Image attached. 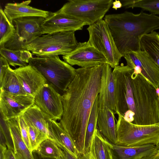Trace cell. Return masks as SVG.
<instances>
[{"label":"cell","instance_id":"cell-1","mask_svg":"<svg viewBox=\"0 0 159 159\" xmlns=\"http://www.w3.org/2000/svg\"><path fill=\"white\" fill-rule=\"evenodd\" d=\"M102 65L76 69L75 78L61 96L63 114L60 123L80 153L84 152L88 120L100 92Z\"/></svg>","mask_w":159,"mask_h":159},{"label":"cell","instance_id":"cell-2","mask_svg":"<svg viewBox=\"0 0 159 159\" xmlns=\"http://www.w3.org/2000/svg\"><path fill=\"white\" fill-rule=\"evenodd\" d=\"M104 20L122 57L131 52L140 50L141 38L159 29V16L143 11L138 14L126 11L107 15Z\"/></svg>","mask_w":159,"mask_h":159},{"label":"cell","instance_id":"cell-3","mask_svg":"<svg viewBox=\"0 0 159 159\" xmlns=\"http://www.w3.org/2000/svg\"><path fill=\"white\" fill-rule=\"evenodd\" d=\"M134 69L123 65L114 68L115 102L116 114L122 115L126 121L136 124L137 113L146 100L145 88L140 82L132 80Z\"/></svg>","mask_w":159,"mask_h":159},{"label":"cell","instance_id":"cell-4","mask_svg":"<svg viewBox=\"0 0 159 159\" xmlns=\"http://www.w3.org/2000/svg\"><path fill=\"white\" fill-rule=\"evenodd\" d=\"M29 64L38 70L61 96L67 90L76 74V69L58 56L32 57Z\"/></svg>","mask_w":159,"mask_h":159},{"label":"cell","instance_id":"cell-5","mask_svg":"<svg viewBox=\"0 0 159 159\" xmlns=\"http://www.w3.org/2000/svg\"><path fill=\"white\" fill-rule=\"evenodd\" d=\"M117 114L116 145L137 147L150 144L156 146L159 143V122L152 125H137L126 121L120 114Z\"/></svg>","mask_w":159,"mask_h":159},{"label":"cell","instance_id":"cell-6","mask_svg":"<svg viewBox=\"0 0 159 159\" xmlns=\"http://www.w3.org/2000/svg\"><path fill=\"white\" fill-rule=\"evenodd\" d=\"M75 31L59 32L43 35L25 44L23 49L36 57L65 55L77 47Z\"/></svg>","mask_w":159,"mask_h":159},{"label":"cell","instance_id":"cell-7","mask_svg":"<svg viewBox=\"0 0 159 159\" xmlns=\"http://www.w3.org/2000/svg\"><path fill=\"white\" fill-rule=\"evenodd\" d=\"M112 0H69L58 11L90 25L102 20Z\"/></svg>","mask_w":159,"mask_h":159},{"label":"cell","instance_id":"cell-8","mask_svg":"<svg viewBox=\"0 0 159 159\" xmlns=\"http://www.w3.org/2000/svg\"><path fill=\"white\" fill-rule=\"evenodd\" d=\"M87 30L89 34L88 43L104 55L112 68L118 66L122 57L105 20H100L89 25Z\"/></svg>","mask_w":159,"mask_h":159},{"label":"cell","instance_id":"cell-9","mask_svg":"<svg viewBox=\"0 0 159 159\" xmlns=\"http://www.w3.org/2000/svg\"><path fill=\"white\" fill-rule=\"evenodd\" d=\"M62 57L64 61L71 66L76 65L82 68L93 67L108 63L104 55L88 42L78 43L75 49Z\"/></svg>","mask_w":159,"mask_h":159},{"label":"cell","instance_id":"cell-10","mask_svg":"<svg viewBox=\"0 0 159 159\" xmlns=\"http://www.w3.org/2000/svg\"><path fill=\"white\" fill-rule=\"evenodd\" d=\"M123 57L127 65L139 72L156 89L159 87V67L145 51L132 52Z\"/></svg>","mask_w":159,"mask_h":159},{"label":"cell","instance_id":"cell-11","mask_svg":"<svg viewBox=\"0 0 159 159\" xmlns=\"http://www.w3.org/2000/svg\"><path fill=\"white\" fill-rule=\"evenodd\" d=\"M34 104V98L30 95H13L0 91L1 117L5 121L19 117Z\"/></svg>","mask_w":159,"mask_h":159},{"label":"cell","instance_id":"cell-12","mask_svg":"<svg viewBox=\"0 0 159 159\" xmlns=\"http://www.w3.org/2000/svg\"><path fill=\"white\" fill-rule=\"evenodd\" d=\"M34 104L56 121L60 120L63 114L61 95L46 83L34 98Z\"/></svg>","mask_w":159,"mask_h":159},{"label":"cell","instance_id":"cell-13","mask_svg":"<svg viewBox=\"0 0 159 159\" xmlns=\"http://www.w3.org/2000/svg\"><path fill=\"white\" fill-rule=\"evenodd\" d=\"M85 25L84 23L74 17L58 11L50 12L42 25L43 35L59 32H75L82 30Z\"/></svg>","mask_w":159,"mask_h":159},{"label":"cell","instance_id":"cell-14","mask_svg":"<svg viewBox=\"0 0 159 159\" xmlns=\"http://www.w3.org/2000/svg\"><path fill=\"white\" fill-rule=\"evenodd\" d=\"M45 19L40 17H27L14 20L16 34L19 41L25 45L43 35L42 25Z\"/></svg>","mask_w":159,"mask_h":159},{"label":"cell","instance_id":"cell-15","mask_svg":"<svg viewBox=\"0 0 159 159\" xmlns=\"http://www.w3.org/2000/svg\"><path fill=\"white\" fill-rule=\"evenodd\" d=\"M14 70L26 94L34 98L47 83L41 74L29 64Z\"/></svg>","mask_w":159,"mask_h":159},{"label":"cell","instance_id":"cell-16","mask_svg":"<svg viewBox=\"0 0 159 159\" xmlns=\"http://www.w3.org/2000/svg\"><path fill=\"white\" fill-rule=\"evenodd\" d=\"M99 104V109L107 107L116 114L114 77L112 68L107 63L102 65Z\"/></svg>","mask_w":159,"mask_h":159},{"label":"cell","instance_id":"cell-17","mask_svg":"<svg viewBox=\"0 0 159 159\" xmlns=\"http://www.w3.org/2000/svg\"><path fill=\"white\" fill-rule=\"evenodd\" d=\"M31 1L21 3H8L4 7L3 11L7 17L12 23L15 19L27 17H40L46 18L50 12L38 9L29 5Z\"/></svg>","mask_w":159,"mask_h":159},{"label":"cell","instance_id":"cell-18","mask_svg":"<svg viewBox=\"0 0 159 159\" xmlns=\"http://www.w3.org/2000/svg\"><path fill=\"white\" fill-rule=\"evenodd\" d=\"M50 139L60 148L65 147L75 157L78 158L80 154L71 139L60 123L52 119L48 121Z\"/></svg>","mask_w":159,"mask_h":159},{"label":"cell","instance_id":"cell-19","mask_svg":"<svg viewBox=\"0 0 159 159\" xmlns=\"http://www.w3.org/2000/svg\"><path fill=\"white\" fill-rule=\"evenodd\" d=\"M112 144L115 159H139L157 152L156 146L153 144L137 147H125Z\"/></svg>","mask_w":159,"mask_h":159},{"label":"cell","instance_id":"cell-20","mask_svg":"<svg viewBox=\"0 0 159 159\" xmlns=\"http://www.w3.org/2000/svg\"><path fill=\"white\" fill-rule=\"evenodd\" d=\"M115 114L107 107L99 110L97 126L101 134L109 142L116 144Z\"/></svg>","mask_w":159,"mask_h":159},{"label":"cell","instance_id":"cell-21","mask_svg":"<svg viewBox=\"0 0 159 159\" xmlns=\"http://www.w3.org/2000/svg\"><path fill=\"white\" fill-rule=\"evenodd\" d=\"M12 136L14 153L16 159H34L33 153L23 141L19 122V117L6 121Z\"/></svg>","mask_w":159,"mask_h":159},{"label":"cell","instance_id":"cell-22","mask_svg":"<svg viewBox=\"0 0 159 159\" xmlns=\"http://www.w3.org/2000/svg\"><path fill=\"white\" fill-rule=\"evenodd\" d=\"M22 115L26 122L33 125L50 139L48 121L52 118L44 113L37 106L34 104Z\"/></svg>","mask_w":159,"mask_h":159},{"label":"cell","instance_id":"cell-23","mask_svg":"<svg viewBox=\"0 0 159 159\" xmlns=\"http://www.w3.org/2000/svg\"><path fill=\"white\" fill-rule=\"evenodd\" d=\"M96 159H115L112 143L100 132L95 131L90 150Z\"/></svg>","mask_w":159,"mask_h":159},{"label":"cell","instance_id":"cell-24","mask_svg":"<svg viewBox=\"0 0 159 159\" xmlns=\"http://www.w3.org/2000/svg\"><path fill=\"white\" fill-rule=\"evenodd\" d=\"M141 50L145 51L159 67V34L154 31L140 39Z\"/></svg>","mask_w":159,"mask_h":159},{"label":"cell","instance_id":"cell-25","mask_svg":"<svg viewBox=\"0 0 159 159\" xmlns=\"http://www.w3.org/2000/svg\"><path fill=\"white\" fill-rule=\"evenodd\" d=\"M0 56L4 58L10 66L16 67H23L29 65L30 59L33 57L32 54L27 50H11L0 47Z\"/></svg>","mask_w":159,"mask_h":159},{"label":"cell","instance_id":"cell-26","mask_svg":"<svg viewBox=\"0 0 159 159\" xmlns=\"http://www.w3.org/2000/svg\"><path fill=\"white\" fill-rule=\"evenodd\" d=\"M99 94L93 105L88 120L86 129L85 145L83 153L90 151L95 131L98 128L97 123L99 111Z\"/></svg>","mask_w":159,"mask_h":159},{"label":"cell","instance_id":"cell-27","mask_svg":"<svg viewBox=\"0 0 159 159\" xmlns=\"http://www.w3.org/2000/svg\"><path fill=\"white\" fill-rule=\"evenodd\" d=\"M0 90L13 95H25L20 81L10 66L2 78L0 80Z\"/></svg>","mask_w":159,"mask_h":159},{"label":"cell","instance_id":"cell-28","mask_svg":"<svg viewBox=\"0 0 159 159\" xmlns=\"http://www.w3.org/2000/svg\"><path fill=\"white\" fill-rule=\"evenodd\" d=\"M35 151L43 158L60 159L63 154L62 150L54 141L49 138L42 142Z\"/></svg>","mask_w":159,"mask_h":159},{"label":"cell","instance_id":"cell-29","mask_svg":"<svg viewBox=\"0 0 159 159\" xmlns=\"http://www.w3.org/2000/svg\"><path fill=\"white\" fill-rule=\"evenodd\" d=\"M120 2L122 7L125 8H139L151 14L159 15V0H123Z\"/></svg>","mask_w":159,"mask_h":159},{"label":"cell","instance_id":"cell-30","mask_svg":"<svg viewBox=\"0 0 159 159\" xmlns=\"http://www.w3.org/2000/svg\"><path fill=\"white\" fill-rule=\"evenodd\" d=\"M0 47L15 35L16 30L13 24L9 20L3 10L0 9Z\"/></svg>","mask_w":159,"mask_h":159},{"label":"cell","instance_id":"cell-31","mask_svg":"<svg viewBox=\"0 0 159 159\" xmlns=\"http://www.w3.org/2000/svg\"><path fill=\"white\" fill-rule=\"evenodd\" d=\"M26 123L28 130L30 150L32 152L33 151L37 150L42 142L49 138L33 125Z\"/></svg>","mask_w":159,"mask_h":159},{"label":"cell","instance_id":"cell-32","mask_svg":"<svg viewBox=\"0 0 159 159\" xmlns=\"http://www.w3.org/2000/svg\"><path fill=\"white\" fill-rule=\"evenodd\" d=\"M0 130L2 131L5 137L7 149L14 152L13 143L9 126L7 121L3 120L1 117Z\"/></svg>","mask_w":159,"mask_h":159},{"label":"cell","instance_id":"cell-33","mask_svg":"<svg viewBox=\"0 0 159 159\" xmlns=\"http://www.w3.org/2000/svg\"><path fill=\"white\" fill-rule=\"evenodd\" d=\"M19 122L22 139L30 150V147L28 126L22 115L19 117Z\"/></svg>","mask_w":159,"mask_h":159},{"label":"cell","instance_id":"cell-34","mask_svg":"<svg viewBox=\"0 0 159 159\" xmlns=\"http://www.w3.org/2000/svg\"><path fill=\"white\" fill-rule=\"evenodd\" d=\"M25 45L24 43L19 41L15 34L14 37L6 42L3 47L10 50H24L23 47Z\"/></svg>","mask_w":159,"mask_h":159},{"label":"cell","instance_id":"cell-35","mask_svg":"<svg viewBox=\"0 0 159 159\" xmlns=\"http://www.w3.org/2000/svg\"><path fill=\"white\" fill-rule=\"evenodd\" d=\"M0 80L2 79L7 72L10 66L7 61L0 56Z\"/></svg>","mask_w":159,"mask_h":159},{"label":"cell","instance_id":"cell-36","mask_svg":"<svg viewBox=\"0 0 159 159\" xmlns=\"http://www.w3.org/2000/svg\"><path fill=\"white\" fill-rule=\"evenodd\" d=\"M61 148L63 151V154L61 159H79V157H75L65 147L61 146Z\"/></svg>","mask_w":159,"mask_h":159},{"label":"cell","instance_id":"cell-37","mask_svg":"<svg viewBox=\"0 0 159 159\" xmlns=\"http://www.w3.org/2000/svg\"><path fill=\"white\" fill-rule=\"evenodd\" d=\"M78 157L79 159H96L91 150L87 153H80Z\"/></svg>","mask_w":159,"mask_h":159},{"label":"cell","instance_id":"cell-38","mask_svg":"<svg viewBox=\"0 0 159 159\" xmlns=\"http://www.w3.org/2000/svg\"><path fill=\"white\" fill-rule=\"evenodd\" d=\"M5 159H16L13 151L7 149L5 154Z\"/></svg>","mask_w":159,"mask_h":159},{"label":"cell","instance_id":"cell-39","mask_svg":"<svg viewBox=\"0 0 159 159\" xmlns=\"http://www.w3.org/2000/svg\"><path fill=\"white\" fill-rule=\"evenodd\" d=\"M0 145L7 147L5 137L1 130H0Z\"/></svg>","mask_w":159,"mask_h":159},{"label":"cell","instance_id":"cell-40","mask_svg":"<svg viewBox=\"0 0 159 159\" xmlns=\"http://www.w3.org/2000/svg\"><path fill=\"white\" fill-rule=\"evenodd\" d=\"M112 8L116 10L117 9L121 8L122 7V4L120 1L115 0L113 2Z\"/></svg>","mask_w":159,"mask_h":159},{"label":"cell","instance_id":"cell-41","mask_svg":"<svg viewBox=\"0 0 159 159\" xmlns=\"http://www.w3.org/2000/svg\"><path fill=\"white\" fill-rule=\"evenodd\" d=\"M7 149V147L0 145V159H5V154Z\"/></svg>","mask_w":159,"mask_h":159},{"label":"cell","instance_id":"cell-42","mask_svg":"<svg viewBox=\"0 0 159 159\" xmlns=\"http://www.w3.org/2000/svg\"><path fill=\"white\" fill-rule=\"evenodd\" d=\"M139 159H159V153L157 152L156 154L146 156Z\"/></svg>","mask_w":159,"mask_h":159},{"label":"cell","instance_id":"cell-43","mask_svg":"<svg viewBox=\"0 0 159 159\" xmlns=\"http://www.w3.org/2000/svg\"><path fill=\"white\" fill-rule=\"evenodd\" d=\"M32 153L34 159H56L55 158L42 157L37 153L35 151H33Z\"/></svg>","mask_w":159,"mask_h":159},{"label":"cell","instance_id":"cell-44","mask_svg":"<svg viewBox=\"0 0 159 159\" xmlns=\"http://www.w3.org/2000/svg\"><path fill=\"white\" fill-rule=\"evenodd\" d=\"M157 93V94L158 97V100L159 102V87L156 89Z\"/></svg>","mask_w":159,"mask_h":159},{"label":"cell","instance_id":"cell-45","mask_svg":"<svg viewBox=\"0 0 159 159\" xmlns=\"http://www.w3.org/2000/svg\"><path fill=\"white\" fill-rule=\"evenodd\" d=\"M156 148L157 150H159V143L156 146Z\"/></svg>","mask_w":159,"mask_h":159},{"label":"cell","instance_id":"cell-46","mask_svg":"<svg viewBox=\"0 0 159 159\" xmlns=\"http://www.w3.org/2000/svg\"><path fill=\"white\" fill-rule=\"evenodd\" d=\"M157 152L159 153V150H157Z\"/></svg>","mask_w":159,"mask_h":159},{"label":"cell","instance_id":"cell-47","mask_svg":"<svg viewBox=\"0 0 159 159\" xmlns=\"http://www.w3.org/2000/svg\"><path fill=\"white\" fill-rule=\"evenodd\" d=\"M60 159H61V158Z\"/></svg>","mask_w":159,"mask_h":159}]
</instances>
